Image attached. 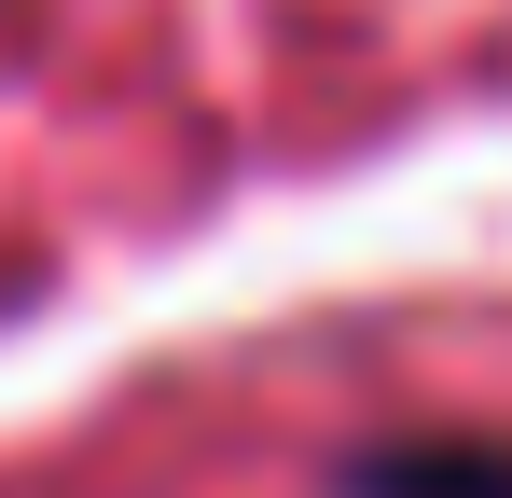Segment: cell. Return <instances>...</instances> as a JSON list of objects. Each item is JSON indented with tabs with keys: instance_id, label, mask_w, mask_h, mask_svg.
I'll list each match as a JSON object with an SVG mask.
<instances>
[{
	"instance_id": "obj_1",
	"label": "cell",
	"mask_w": 512,
	"mask_h": 498,
	"mask_svg": "<svg viewBox=\"0 0 512 498\" xmlns=\"http://www.w3.org/2000/svg\"><path fill=\"white\" fill-rule=\"evenodd\" d=\"M360 498H512V443H388L360 457Z\"/></svg>"
}]
</instances>
